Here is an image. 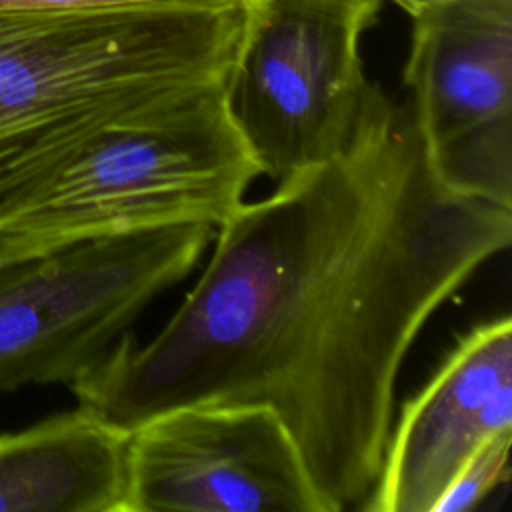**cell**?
Listing matches in <instances>:
<instances>
[{
  "instance_id": "obj_1",
  "label": "cell",
  "mask_w": 512,
  "mask_h": 512,
  "mask_svg": "<svg viewBox=\"0 0 512 512\" xmlns=\"http://www.w3.org/2000/svg\"><path fill=\"white\" fill-rule=\"evenodd\" d=\"M216 230L164 328L146 344L122 334L70 384L78 404L126 432L180 406H268L330 512L360 508L410 346L510 246L512 208L448 184L408 102L372 84L342 152Z\"/></svg>"
},
{
  "instance_id": "obj_2",
  "label": "cell",
  "mask_w": 512,
  "mask_h": 512,
  "mask_svg": "<svg viewBox=\"0 0 512 512\" xmlns=\"http://www.w3.org/2000/svg\"><path fill=\"white\" fill-rule=\"evenodd\" d=\"M246 0L0 16V218L110 118L226 88Z\"/></svg>"
},
{
  "instance_id": "obj_3",
  "label": "cell",
  "mask_w": 512,
  "mask_h": 512,
  "mask_svg": "<svg viewBox=\"0 0 512 512\" xmlns=\"http://www.w3.org/2000/svg\"><path fill=\"white\" fill-rule=\"evenodd\" d=\"M260 176L226 88L126 110L90 134L6 216L0 236L50 250L166 226L216 228Z\"/></svg>"
},
{
  "instance_id": "obj_4",
  "label": "cell",
  "mask_w": 512,
  "mask_h": 512,
  "mask_svg": "<svg viewBox=\"0 0 512 512\" xmlns=\"http://www.w3.org/2000/svg\"><path fill=\"white\" fill-rule=\"evenodd\" d=\"M214 230L182 224L94 238L2 268L0 394L82 378L192 272Z\"/></svg>"
},
{
  "instance_id": "obj_5",
  "label": "cell",
  "mask_w": 512,
  "mask_h": 512,
  "mask_svg": "<svg viewBox=\"0 0 512 512\" xmlns=\"http://www.w3.org/2000/svg\"><path fill=\"white\" fill-rule=\"evenodd\" d=\"M382 0H246L226 82L230 118L276 184L342 152L372 82L360 38Z\"/></svg>"
},
{
  "instance_id": "obj_6",
  "label": "cell",
  "mask_w": 512,
  "mask_h": 512,
  "mask_svg": "<svg viewBox=\"0 0 512 512\" xmlns=\"http://www.w3.org/2000/svg\"><path fill=\"white\" fill-rule=\"evenodd\" d=\"M402 74L442 178L512 208V0H416Z\"/></svg>"
},
{
  "instance_id": "obj_7",
  "label": "cell",
  "mask_w": 512,
  "mask_h": 512,
  "mask_svg": "<svg viewBox=\"0 0 512 512\" xmlns=\"http://www.w3.org/2000/svg\"><path fill=\"white\" fill-rule=\"evenodd\" d=\"M124 512H330L262 404H194L132 428Z\"/></svg>"
},
{
  "instance_id": "obj_8",
  "label": "cell",
  "mask_w": 512,
  "mask_h": 512,
  "mask_svg": "<svg viewBox=\"0 0 512 512\" xmlns=\"http://www.w3.org/2000/svg\"><path fill=\"white\" fill-rule=\"evenodd\" d=\"M512 430V320L492 318L460 336L392 424L364 512H434L466 458Z\"/></svg>"
},
{
  "instance_id": "obj_9",
  "label": "cell",
  "mask_w": 512,
  "mask_h": 512,
  "mask_svg": "<svg viewBox=\"0 0 512 512\" xmlns=\"http://www.w3.org/2000/svg\"><path fill=\"white\" fill-rule=\"evenodd\" d=\"M128 434L84 404L0 434V512H124Z\"/></svg>"
},
{
  "instance_id": "obj_10",
  "label": "cell",
  "mask_w": 512,
  "mask_h": 512,
  "mask_svg": "<svg viewBox=\"0 0 512 512\" xmlns=\"http://www.w3.org/2000/svg\"><path fill=\"white\" fill-rule=\"evenodd\" d=\"M512 430L490 436L460 466L446 492L434 506V512H466L476 508L494 488L510 476Z\"/></svg>"
},
{
  "instance_id": "obj_11",
  "label": "cell",
  "mask_w": 512,
  "mask_h": 512,
  "mask_svg": "<svg viewBox=\"0 0 512 512\" xmlns=\"http://www.w3.org/2000/svg\"><path fill=\"white\" fill-rule=\"evenodd\" d=\"M164 0H0V16L16 14H52V12H84L106 10Z\"/></svg>"
},
{
  "instance_id": "obj_12",
  "label": "cell",
  "mask_w": 512,
  "mask_h": 512,
  "mask_svg": "<svg viewBox=\"0 0 512 512\" xmlns=\"http://www.w3.org/2000/svg\"><path fill=\"white\" fill-rule=\"evenodd\" d=\"M52 252L48 246L30 240V238H16V236H0V270L12 266L16 262Z\"/></svg>"
},
{
  "instance_id": "obj_13",
  "label": "cell",
  "mask_w": 512,
  "mask_h": 512,
  "mask_svg": "<svg viewBox=\"0 0 512 512\" xmlns=\"http://www.w3.org/2000/svg\"><path fill=\"white\" fill-rule=\"evenodd\" d=\"M388 2H392V4H396L398 8H402L406 14H410V10L414 8V4H416V0H388Z\"/></svg>"
}]
</instances>
